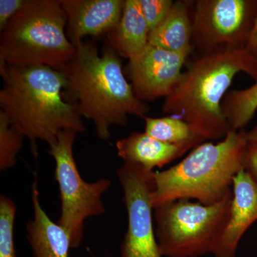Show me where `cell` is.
Instances as JSON below:
<instances>
[{"label": "cell", "mask_w": 257, "mask_h": 257, "mask_svg": "<svg viewBox=\"0 0 257 257\" xmlns=\"http://www.w3.org/2000/svg\"><path fill=\"white\" fill-rule=\"evenodd\" d=\"M145 133L156 139L187 152L206 141L192 125L177 116L169 115L162 117L145 116Z\"/></svg>", "instance_id": "e0dca14e"}, {"label": "cell", "mask_w": 257, "mask_h": 257, "mask_svg": "<svg viewBox=\"0 0 257 257\" xmlns=\"http://www.w3.org/2000/svg\"><path fill=\"white\" fill-rule=\"evenodd\" d=\"M189 55L148 45L142 53L128 60L126 72L137 97L146 102L170 95L182 77Z\"/></svg>", "instance_id": "30bf717a"}, {"label": "cell", "mask_w": 257, "mask_h": 257, "mask_svg": "<svg viewBox=\"0 0 257 257\" xmlns=\"http://www.w3.org/2000/svg\"><path fill=\"white\" fill-rule=\"evenodd\" d=\"M3 87L0 108L30 142L37 155V140L50 146L64 130H86L82 116L67 100L66 79L60 70L45 65L17 67L0 61Z\"/></svg>", "instance_id": "7a4b0ae2"}, {"label": "cell", "mask_w": 257, "mask_h": 257, "mask_svg": "<svg viewBox=\"0 0 257 257\" xmlns=\"http://www.w3.org/2000/svg\"><path fill=\"white\" fill-rule=\"evenodd\" d=\"M150 33L139 0H124L119 23L108 35V45L118 55L130 60L148 46Z\"/></svg>", "instance_id": "5bb4252c"}, {"label": "cell", "mask_w": 257, "mask_h": 257, "mask_svg": "<svg viewBox=\"0 0 257 257\" xmlns=\"http://www.w3.org/2000/svg\"><path fill=\"white\" fill-rule=\"evenodd\" d=\"M67 23L60 0H26L1 32L0 61L59 70L75 52L66 33Z\"/></svg>", "instance_id": "5b68a950"}, {"label": "cell", "mask_w": 257, "mask_h": 257, "mask_svg": "<svg viewBox=\"0 0 257 257\" xmlns=\"http://www.w3.org/2000/svg\"><path fill=\"white\" fill-rule=\"evenodd\" d=\"M26 0H0V31L21 10Z\"/></svg>", "instance_id": "7402d4cb"}, {"label": "cell", "mask_w": 257, "mask_h": 257, "mask_svg": "<svg viewBox=\"0 0 257 257\" xmlns=\"http://www.w3.org/2000/svg\"><path fill=\"white\" fill-rule=\"evenodd\" d=\"M232 199L211 253L214 257H236L238 245L257 221V182L245 170L232 182Z\"/></svg>", "instance_id": "8fae6325"}, {"label": "cell", "mask_w": 257, "mask_h": 257, "mask_svg": "<svg viewBox=\"0 0 257 257\" xmlns=\"http://www.w3.org/2000/svg\"><path fill=\"white\" fill-rule=\"evenodd\" d=\"M25 138L7 115L0 111V170L6 171L17 165Z\"/></svg>", "instance_id": "d6986e66"}, {"label": "cell", "mask_w": 257, "mask_h": 257, "mask_svg": "<svg viewBox=\"0 0 257 257\" xmlns=\"http://www.w3.org/2000/svg\"><path fill=\"white\" fill-rule=\"evenodd\" d=\"M244 170L257 182V145H248L245 155Z\"/></svg>", "instance_id": "603a6c76"}, {"label": "cell", "mask_w": 257, "mask_h": 257, "mask_svg": "<svg viewBox=\"0 0 257 257\" xmlns=\"http://www.w3.org/2000/svg\"><path fill=\"white\" fill-rule=\"evenodd\" d=\"M188 1H175L162 24L152 31L149 45L175 52L192 49V11Z\"/></svg>", "instance_id": "2e32d148"}, {"label": "cell", "mask_w": 257, "mask_h": 257, "mask_svg": "<svg viewBox=\"0 0 257 257\" xmlns=\"http://www.w3.org/2000/svg\"><path fill=\"white\" fill-rule=\"evenodd\" d=\"M174 2L172 0H139L150 32L158 28L167 18Z\"/></svg>", "instance_id": "44dd1931"}, {"label": "cell", "mask_w": 257, "mask_h": 257, "mask_svg": "<svg viewBox=\"0 0 257 257\" xmlns=\"http://www.w3.org/2000/svg\"><path fill=\"white\" fill-rule=\"evenodd\" d=\"M78 134L74 130H64L49 146V153L55 162V177L60 193L61 212L57 224L68 234L72 248L78 247L82 242L86 219L105 213L101 198L111 184L108 179L89 183L81 177L73 152Z\"/></svg>", "instance_id": "52a82bcc"}, {"label": "cell", "mask_w": 257, "mask_h": 257, "mask_svg": "<svg viewBox=\"0 0 257 257\" xmlns=\"http://www.w3.org/2000/svg\"><path fill=\"white\" fill-rule=\"evenodd\" d=\"M240 72L257 81V58L245 49L199 55L165 98L162 110L188 122L206 140L224 138L230 127L222 101Z\"/></svg>", "instance_id": "3957f363"}, {"label": "cell", "mask_w": 257, "mask_h": 257, "mask_svg": "<svg viewBox=\"0 0 257 257\" xmlns=\"http://www.w3.org/2000/svg\"><path fill=\"white\" fill-rule=\"evenodd\" d=\"M72 58L59 70L66 79L65 97L79 114L90 120L98 138L107 141L113 126H124L128 115L145 118L150 110L125 77L119 55L110 47L99 52L96 44L74 45Z\"/></svg>", "instance_id": "6da1fadb"}, {"label": "cell", "mask_w": 257, "mask_h": 257, "mask_svg": "<svg viewBox=\"0 0 257 257\" xmlns=\"http://www.w3.org/2000/svg\"><path fill=\"white\" fill-rule=\"evenodd\" d=\"M245 137L249 145H257V126L253 127L251 131L244 132Z\"/></svg>", "instance_id": "d4e9b609"}, {"label": "cell", "mask_w": 257, "mask_h": 257, "mask_svg": "<svg viewBox=\"0 0 257 257\" xmlns=\"http://www.w3.org/2000/svg\"><path fill=\"white\" fill-rule=\"evenodd\" d=\"M17 207L5 195L0 197V257H17L14 242V227Z\"/></svg>", "instance_id": "ffe728a7"}, {"label": "cell", "mask_w": 257, "mask_h": 257, "mask_svg": "<svg viewBox=\"0 0 257 257\" xmlns=\"http://www.w3.org/2000/svg\"><path fill=\"white\" fill-rule=\"evenodd\" d=\"M67 16L66 33L75 45L87 36L109 33L119 23L124 0H60Z\"/></svg>", "instance_id": "7c38bea8"}, {"label": "cell", "mask_w": 257, "mask_h": 257, "mask_svg": "<svg viewBox=\"0 0 257 257\" xmlns=\"http://www.w3.org/2000/svg\"><path fill=\"white\" fill-rule=\"evenodd\" d=\"M222 109L230 131H241L257 110V81L246 89L228 92L223 99Z\"/></svg>", "instance_id": "ac0fdd59"}, {"label": "cell", "mask_w": 257, "mask_h": 257, "mask_svg": "<svg viewBox=\"0 0 257 257\" xmlns=\"http://www.w3.org/2000/svg\"><path fill=\"white\" fill-rule=\"evenodd\" d=\"M232 199L205 204L178 199L154 208L162 256L199 257L211 253Z\"/></svg>", "instance_id": "8992f818"}, {"label": "cell", "mask_w": 257, "mask_h": 257, "mask_svg": "<svg viewBox=\"0 0 257 257\" xmlns=\"http://www.w3.org/2000/svg\"><path fill=\"white\" fill-rule=\"evenodd\" d=\"M248 146L244 131H230L219 143L201 144L177 165L154 172V208L178 199L219 202L231 192L235 175L244 170Z\"/></svg>", "instance_id": "277c9868"}, {"label": "cell", "mask_w": 257, "mask_h": 257, "mask_svg": "<svg viewBox=\"0 0 257 257\" xmlns=\"http://www.w3.org/2000/svg\"><path fill=\"white\" fill-rule=\"evenodd\" d=\"M193 5L192 45L199 55L245 48L256 0H198Z\"/></svg>", "instance_id": "ba28073f"}, {"label": "cell", "mask_w": 257, "mask_h": 257, "mask_svg": "<svg viewBox=\"0 0 257 257\" xmlns=\"http://www.w3.org/2000/svg\"><path fill=\"white\" fill-rule=\"evenodd\" d=\"M34 218L27 225L28 239L36 257H69L70 239L65 230L42 207L37 182L32 187Z\"/></svg>", "instance_id": "4fadbf2b"}, {"label": "cell", "mask_w": 257, "mask_h": 257, "mask_svg": "<svg viewBox=\"0 0 257 257\" xmlns=\"http://www.w3.org/2000/svg\"><path fill=\"white\" fill-rule=\"evenodd\" d=\"M117 155L124 162L141 165L149 171L162 167L185 153L182 149L159 141L145 133H133L116 143Z\"/></svg>", "instance_id": "9a60e30c"}, {"label": "cell", "mask_w": 257, "mask_h": 257, "mask_svg": "<svg viewBox=\"0 0 257 257\" xmlns=\"http://www.w3.org/2000/svg\"><path fill=\"white\" fill-rule=\"evenodd\" d=\"M116 174L124 192L123 202L128 216L120 257H162L152 219L153 171L124 162Z\"/></svg>", "instance_id": "9c48e42d"}, {"label": "cell", "mask_w": 257, "mask_h": 257, "mask_svg": "<svg viewBox=\"0 0 257 257\" xmlns=\"http://www.w3.org/2000/svg\"><path fill=\"white\" fill-rule=\"evenodd\" d=\"M245 50L257 58V12Z\"/></svg>", "instance_id": "cb8c5ba5"}]
</instances>
